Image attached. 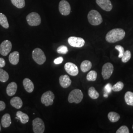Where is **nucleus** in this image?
<instances>
[{"label":"nucleus","instance_id":"33","mask_svg":"<svg viewBox=\"0 0 133 133\" xmlns=\"http://www.w3.org/2000/svg\"><path fill=\"white\" fill-rule=\"evenodd\" d=\"M115 48L119 52V55H118V57L119 58H121L123 56L124 53L125 52V50H124V48L123 46H122L121 45H116Z\"/></svg>","mask_w":133,"mask_h":133},{"label":"nucleus","instance_id":"24","mask_svg":"<svg viewBox=\"0 0 133 133\" xmlns=\"http://www.w3.org/2000/svg\"><path fill=\"white\" fill-rule=\"evenodd\" d=\"M0 25L5 29H8L10 26L7 17L2 13H0Z\"/></svg>","mask_w":133,"mask_h":133},{"label":"nucleus","instance_id":"2","mask_svg":"<svg viewBox=\"0 0 133 133\" xmlns=\"http://www.w3.org/2000/svg\"><path fill=\"white\" fill-rule=\"evenodd\" d=\"M89 23L93 26H98L103 22V18L100 13L96 10H91L87 15Z\"/></svg>","mask_w":133,"mask_h":133},{"label":"nucleus","instance_id":"30","mask_svg":"<svg viewBox=\"0 0 133 133\" xmlns=\"http://www.w3.org/2000/svg\"><path fill=\"white\" fill-rule=\"evenodd\" d=\"M131 53L129 50H126L124 53L123 56L121 57V61L123 63L128 62L131 58Z\"/></svg>","mask_w":133,"mask_h":133},{"label":"nucleus","instance_id":"32","mask_svg":"<svg viewBox=\"0 0 133 133\" xmlns=\"http://www.w3.org/2000/svg\"><path fill=\"white\" fill-rule=\"evenodd\" d=\"M68 48L65 45H61L57 48V53L62 54H66L68 52Z\"/></svg>","mask_w":133,"mask_h":133},{"label":"nucleus","instance_id":"13","mask_svg":"<svg viewBox=\"0 0 133 133\" xmlns=\"http://www.w3.org/2000/svg\"><path fill=\"white\" fill-rule=\"evenodd\" d=\"M96 2L102 10L106 11H110L112 9V5L109 0H96Z\"/></svg>","mask_w":133,"mask_h":133},{"label":"nucleus","instance_id":"18","mask_svg":"<svg viewBox=\"0 0 133 133\" xmlns=\"http://www.w3.org/2000/svg\"><path fill=\"white\" fill-rule=\"evenodd\" d=\"M2 125L4 128H8L10 127L11 124V120L10 115L9 114H4L1 119Z\"/></svg>","mask_w":133,"mask_h":133},{"label":"nucleus","instance_id":"9","mask_svg":"<svg viewBox=\"0 0 133 133\" xmlns=\"http://www.w3.org/2000/svg\"><path fill=\"white\" fill-rule=\"evenodd\" d=\"M59 12L63 15L66 16L71 12V6L68 1L66 0H61L59 4Z\"/></svg>","mask_w":133,"mask_h":133},{"label":"nucleus","instance_id":"21","mask_svg":"<svg viewBox=\"0 0 133 133\" xmlns=\"http://www.w3.org/2000/svg\"><path fill=\"white\" fill-rule=\"evenodd\" d=\"M92 68V63L90 61L84 60L81 63V71L86 72L89 71Z\"/></svg>","mask_w":133,"mask_h":133},{"label":"nucleus","instance_id":"12","mask_svg":"<svg viewBox=\"0 0 133 133\" xmlns=\"http://www.w3.org/2000/svg\"><path fill=\"white\" fill-rule=\"evenodd\" d=\"M64 68L66 72L71 76H76L78 74V67L72 63H66L65 65Z\"/></svg>","mask_w":133,"mask_h":133},{"label":"nucleus","instance_id":"17","mask_svg":"<svg viewBox=\"0 0 133 133\" xmlns=\"http://www.w3.org/2000/svg\"><path fill=\"white\" fill-rule=\"evenodd\" d=\"M10 104L14 108L20 109L23 105V102L19 97H14L10 100Z\"/></svg>","mask_w":133,"mask_h":133},{"label":"nucleus","instance_id":"26","mask_svg":"<svg viewBox=\"0 0 133 133\" xmlns=\"http://www.w3.org/2000/svg\"><path fill=\"white\" fill-rule=\"evenodd\" d=\"M9 74L2 69H0V81L2 82H5L9 80Z\"/></svg>","mask_w":133,"mask_h":133},{"label":"nucleus","instance_id":"15","mask_svg":"<svg viewBox=\"0 0 133 133\" xmlns=\"http://www.w3.org/2000/svg\"><path fill=\"white\" fill-rule=\"evenodd\" d=\"M23 85L24 89L28 93H32L34 89L33 82L29 78H25L23 81Z\"/></svg>","mask_w":133,"mask_h":133},{"label":"nucleus","instance_id":"8","mask_svg":"<svg viewBox=\"0 0 133 133\" xmlns=\"http://www.w3.org/2000/svg\"><path fill=\"white\" fill-rule=\"evenodd\" d=\"M114 70L113 65L110 63H107L102 68V75L104 79H108L110 77Z\"/></svg>","mask_w":133,"mask_h":133},{"label":"nucleus","instance_id":"34","mask_svg":"<svg viewBox=\"0 0 133 133\" xmlns=\"http://www.w3.org/2000/svg\"><path fill=\"white\" fill-rule=\"evenodd\" d=\"M116 133H129V130L126 126H122L119 128L117 131Z\"/></svg>","mask_w":133,"mask_h":133},{"label":"nucleus","instance_id":"31","mask_svg":"<svg viewBox=\"0 0 133 133\" xmlns=\"http://www.w3.org/2000/svg\"><path fill=\"white\" fill-rule=\"evenodd\" d=\"M112 86L111 85V84L110 83H108L105 86L104 88V97L105 98H108V94L111 92L112 90Z\"/></svg>","mask_w":133,"mask_h":133},{"label":"nucleus","instance_id":"36","mask_svg":"<svg viewBox=\"0 0 133 133\" xmlns=\"http://www.w3.org/2000/svg\"><path fill=\"white\" fill-rule=\"evenodd\" d=\"M5 102L0 101V111L4 110L5 109Z\"/></svg>","mask_w":133,"mask_h":133},{"label":"nucleus","instance_id":"23","mask_svg":"<svg viewBox=\"0 0 133 133\" xmlns=\"http://www.w3.org/2000/svg\"><path fill=\"white\" fill-rule=\"evenodd\" d=\"M108 116L109 121L112 123L117 122L120 118V115L114 111H111L109 112Z\"/></svg>","mask_w":133,"mask_h":133},{"label":"nucleus","instance_id":"16","mask_svg":"<svg viewBox=\"0 0 133 133\" xmlns=\"http://www.w3.org/2000/svg\"><path fill=\"white\" fill-rule=\"evenodd\" d=\"M17 90V85L15 82H12L9 84L6 87V93L8 96H12L15 94Z\"/></svg>","mask_w":133,"mask_h":133},{"label":"nucleus","instance_id":"38","mask_svg":"<svg viewBox=\"0 0 133 133\" xmlns=\"http://www.w3.org/2000/svg\"><path fill=\"white\" fill-rule=\"evenodd\" d=\"M1 131V123H0V131Z\"/></svg>","mask_w":133,"mask_h":133},{"label":"nucleus","instance_id":"6","mask_svg":"<svg viewBox=\"0 0 133 133\" xmlns=\"http://www.w3.org/2000/svg\"><path fill=\"white\" fill-rule=\"evenodd\" d=\"M55 96L52 91H48L44 93L41 97L42 103L48 107L51 105L53 104Z\"/></svg>","mask_w":133,"mask_h":133},{"label":"nucleus","instance_id":"28","mask_svg":"<svg viewBox=\"0 0 133 133\" xmlns=\"http://www.w3.org/2000/svg\"><path fill=\"white\" fill-rule=\"evenodd\" d=\"M97 77V73L95 71H91L89 72L86 76L87 80L90 81H94Z\"/></svg>","mask_w":133,"mask_h":133},{"label":"nucleus","instance_id":"39","mask_svg":"<svg viewBox=\"0 0 133 133\" xmlns=\"http://www.w3.org/2000/svg\"><path fill=\"white\" fill-rule=\"evenodd\" d=\"M132 128H133V127H132Z\"/></svg>","mask_w":133,"mask_h":133},{"label":"nucleus","instance_id":"37","mask_svg":"<svg viewBox=\"0 0 133 133\" xmlns=\"http://www.w3.org/2000/svg\"><path fill=\"white\" fill-rule=\"evenodd\" d=\"M5 65V59L3 58H0V68L4 67Z\"/></svg>","mask_w":133,"mask_h":133},{"label":"nucleus","instance_id":"35","mask_svg":"<svg viewBox=\"0 0 133 133\" xmlns=\"http://www.w3.org/2000/svg\"><path fill=\"white\" fill-rule=\"evenodd\" d=\"M63 61V58L62 57H59L55 59L54 60V63L56 65L61 64Z\"/></svg>","mask_w":133,"mask_h":133},{"label":"nucleus","instance_id":"3","mask_svg":"<svg viewBox=\"0 0 133 133\" xmlns=\"http://www.w3.org/2000/svg\"><path fill=\"white\" fill-rule=\"evenodd\" d=\"M83 98V93L80 89H76L71 91L68 96V102L70 103L79 104Z\"/></svg>","mask_w":133,"mask_h":133},{"label":"nucleus","instance_id":"20","mask_svg":"<svg viewBox=\"0 0 133 133\" xmlns=\"http://www.w3.org/2000/svg\"><path fill=\"white\" fill-rule=\"evenodd\" d=\"M16 116L19 117V120L22 124L27 123L29 120L28 115L21 111H18L16 112Z\"/></svg>","mask_w":133,"mask_h":133},{"label":"nucleus","instance_id":"29","mask_svg":"<svg viewBox=\"0 0 133 133\" xmlns=\"http://www.w3.org/2000/svg\"><path fill=\"white\" fill-rule=\"evenodd\" d=\"M123 87V83L121 81H118L112 87V90L114 92H119L122 90Z\"/></svg>","mask_w":133,"mask_h":133},{"label":"nucleus","instance_id":"4","mask_svg":"<svg viewBox=\"0 0 133 133\" xmlns=\"http://www.w3.org/2000/svg\"><path fill=\"white\" fill-rule=\"evenodd\" d=\"M34 60L38 65H43L46 61V56L43 50L39 48H35L32 52Z\"/></svg>","mask_w":133,"mask_h":133},{"label":"nucleus","instance_id":"10","mask_svg":"<svg viewBox=\"0 0 133 133\" xmlns=\"http://www.w3.org/2000/svg\"><path fill=\"white\" fill-rule=\"evenodd\" d=\"M69 44L75 48H82L85 44V41L83 38L76 37H70L68 39Z\"/></svg>","mask_w":133,"mask_h":133},{"label":"nucleus","instance_id":"14","mask_svg":"<svg viewBox=\"0 0 133 133\" xmlns=\"http://www.w3.org/2000/svg\"><path fill=\"white\" fill-rule=\"evenodd\" d=\"M59 83L63 88H66L71 85V81L68 76L62 75L59 77Z\"/></svg>","mask_w":133,"mask_h":133},{"label":"nucleus","instance_id":"22","mask_svg":"<svg viewBox=\"0 0 133 133\" xmlns=\"http://www.w3.org/2000/svg\"><path fill=\"white\" fill-rule=\"evenodd\" d=\"M126 103L131 106H133V93L131 91H127L124 96Z\"/></svg>","mask_w":133,"mask_h":133},{"label":"nucleus","instance_id":"11","mask_svg":"<svg viewBox=\"0 0 133 133\" xmlns=\"http://www.w3.org/2000/svg\"><path fill=\"white\" fill-rule=\"evenodd\" d=\"M11 43L9 40H5L0 45V54L4 56H6L11 51Z\"/></svg>","mask_w":133,"mask_h":133},{"label":"nucleus","instance_id":"1","mask_svg":"<svg viewBox=\"0 0 133 133\" xmlns=\"http://www.w3.org/2000/svg\"><path fill=\"white\" fill-rule=\"evenodd\" d=\"M125 32L121 28L114 29L107 33L105 40L109 43H115L123 39L125 36Z\"/></svg>","mask_w":133,"mask_h":133},{"label":"nucleus","instance_id":"25","mask_svg":"<svg viewBox=\"0 0 133 133\" xmlns=\"http://www.w3.org/2000/svg\"><path fill=\"white\" fill-rule=\"evenodd\" d=\"M88 95L92 99H97L99 97V93L96 90L94 87H91L88 90Z\"/></svg>","mask_w":133,"mask_h":133},{"label":"nucleus","instance_id":"27","mask_svg":"<svg viewBox=\"0 0 133 133\" xmlns=\"http://www.w3.org/2000/svg\"><path fill=\"white\" fill-rule=\"evenodd\" d=\"M11 2L18 9L23 8L25 6V0H11Z\"/></svg>","mask_w":133,"mask_h":133},{"label":"nucleus","instance_id":"5","mask_svg":"<svg viewBox=\"0 0 133 133\" xmlns=\"http://www.w3.org/2000/svg\"><path fill=\"white\" fill-rule=\"evenodd\" d=\"M26 20L28 24L31 26H37L41 23L40 15L35 12L29 14L26 17Z\"/></svg>","mask_w":133,"mask_h":133},{"label":"nucleus","instance_id":"19","mask_svg":"<svg viewBox=\"0 0 133 133\" xmlns=\"http://www.w3.org/2000/svg\"><path fill=\"white\" fill-rule=\"evenodd\" d=\"M9 61L10 63L14 65H16L18 64L19 61V53L18 51H14L11 53L9 55Z\"/></svg>","mask_w":133,"mask_h":133},{"label":"nucleus","instance_id":"7","mask_svg":"<svg viewBox=\"0 0 133 133\" xmlns=\"http://www.w3.org/2000/svg\"><path fill=\"white\" fill-rule=\"evenodd\" d=\"M32 124L34 133H44L45 125L42 119L40 118H36L33 120Z\"/></svg>","mask_w":133,"mask_h":133}]
</instances>
